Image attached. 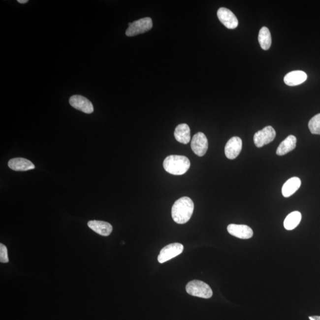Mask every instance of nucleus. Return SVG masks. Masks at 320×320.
<instances>
[{"label": "nucleus", "mask_w": 320, "mask_h": 320, "mask_svg": "<svg viewBox=\"0 0 320 320\" xmlns=\"http://www.w3.org/2000/svg\"><path fill=\"white\" fill-rule=\"evenodd\" d=\"M296 138L295 136L289 135L281 142L276 150L278 156H284L294 150L296 147Z\"/></svg>", "instance_id": "17"}, {"label": "nucleus", "mask_w": 320, "mask_h": 320, "mask_svg": "<svg viewBox=\"0 0 320 320\" xmlns=\"http://www.w3.org/2000/svg\"><path fill=\"white\" fill-rule=\"evenodd\" d=\"M227 230L229 234L241 239H249L252 238L253 235L252 229L246 225L229 224Z\"/></svg>", "instance_id": "11"}, {"label": "nucleus", "mask_w": 320, "mask_h": 320, "mask_svg": "<svg viewBox=\"0 0 320 320\" xmlns=\"http://www.w3.org/2000/svg\"><path fill=\"white\" fill-rule=\"evenodd\" d=\"M302 215L300 212L294 211L288 215L284 221V225L287 230H292L300 223Z\"/></svg>", "instance_id": "18"}, {"label": "nucleus", "mask_w": 320, "mask_h": 320, "mask_svg": "<svg viewBox=\"0 0 320 320\" xmlns=\"http://www.w3.org/2000/svg\"><path fill=\"white\" fill-rule=\"evenodd\" d=\"M17 2L20 4H26L28 2V0H17Z\"/></svg>", "instance_id": "23"}, {"label": "nucleus", "mask_w": 320, "mask_h": 320, "mask_svg": "<svg viewBox=\"0 0 320 320\" xmlns=\"http://www.w3.org/2000/svg\"><path fill=\"white\" fill-rule=\"evenodd\" d=\"M217 16L220 22L226 28L234 29L237 27L238 21L236 16L228 8L221 7L218 10Z\"/></svg>", "instance_id": "9"}, {"label": "nucleus", "mask_w": 320, "mask_h": 320, "mask_svg": "<svg viewBox=\"0 0 320 320\" xmlns=\"http://www.w3.org/2000/svg\"><path fill=\"white\" fill-rule=\"evenodd\" d=\"M307 79V75L302 71H293L289 72L284 77V82L289 86L299 85Z\"/></svg>", "instance_id": "13"}, {"label": "nucleus", "mask_w": 320, "mask_h": 320, "mask_svg": "<svg viewBox=\"0 0 320 320\" xmlns=\"http://www.w3.org/2000/svg\"><path fill=\"white\" fill-rule=\"evenodd\" d=\"M152 28V19L150 17H145L133 22L127 29L126 35L129 37L136 36L149 31Z\"/></svg>", "instance_id": "4"}, {"label": "nucleus", "mask_w": 320, "mask_h": 320, "mask_svg": "<svg viewBox=\"0 0 320 320\" xmlns=\"http://www.w3.org/2000/svg\"><path fill=\"white\" fill-rule=\"evenodd\" d=\"M186 290L189 295L202 298H210L213 295L211 287L205 282L199 280L189 282L186 285Z\"/></svg>", "instance_id": "3"}, {"label": "nucleus", "mask_w": 320, "mask_h": 320, "mask_svg": "<svg viewBox=\"0 0 320 320\" xmlns=\"http://www.w3.org/2000/svg\"><path fill=\"white\" fill-rule=\"evenodd\" d=\"M89 227L98 234L107 237L112 233L113 227L111 224L101 221H90L87 224Z\"/></svg>", "instance_id": "12"}, {"label": "nucleus", "mask_w": 320, "mask_h": 320, "mask_svg": "<svg viewBox=\"0 0 320 320\" xmlns=\"http://www.w3.org/2000/svg\"><path fill=\"white\" fill-rule=\"evenodd\" d=\"M163 167L168 173L173 175H182L190 168L191 162L185 156L172 155L165 158Z\"/></svg>", "instance_id": "2"}, {"label": "nucleus", "mask_w": 320, "mask_h": 320, "mask_svg": "<svg viewBox=\"0 0 320 320\" xmlns=\"http://www.w3.org/2000/svg\"><path fill=\"white\" fill-rule=\"evenodd\" d=\"M308 128L313 134L320 135V113L311 118Z\"/></svg>", "instance_id": "20"}, {"label": "nucleus", "mask_w": 320, "mask_h": 320, "mask_svg": "<svg viewBox=\"0 0 320 320\" xmlns=\"http://www.w3.org/2000/svg\"><path fill=\"white\" fill-rule=\"evenodd\" d=\"M0 261L4 263L8 262L7 247L2 243L0 244Z\"/></svg>", "instance_id": "21"}, {"label": "nucleus", "mask_w": 320, "mask_h": 320, "mask_svg": "<svg viewBox=\"0 0 320 320\" xmlns=\"http://www.w3.org/2000/svg\"><path fill=\"white\" fill-rule=\"evenodd\" d=\"M301 185L300 179L297 177H293L288 180L284 183L282 189V193L285 197L291 196L297 191Z\"/></svg>", "instance_id": "15"}, {"label": "nucleus", "mask_w": 320, "mask_h": 320, "mask_svg": "<svg viewBox=\"0 0 320 320\" xmlns=\"http://www.w3.org/2000/svg\"><path fill=\"white\" fill-rule=\"evenodd\" d=\"M194 211V203L190 197H182L176 200L171 209L174 222L183 224L190 220Z\"/></svg>", "instance_id": "1"}, {"label": "nucleus", "mask_w": 320, "mask_h": 320, "mask_svg": "<svg viewBox=\"0 0 320 320\" xmlns=\"http://www.w3.org/2000/svg\"><path fill=\"white\" fill-rule=\"evenodd\" d=\"M310 320H320V316H313L310 317Z\"/></svg>", "instance_id": "22"}, {"label": "nucleus", "mask_w": 320, "mask_h": 320, "mask_svg": "<svg viewBox=\"0 0 320 320\" xmlns=\"http://www.w3.org/2000/svg\"><path fill=\"white\" fill-rule=\"evenodd\" d=\"M174 137L180 143L187 144L191 141V129L187 124H182L176 128Z\"/></svg>", "instance_id": "16"}, {"label": "nucleus", "mask_w": 320, "mask_h": 320, "mask_svg": "<svg viewBox=\"0 0 320 320\" xmlns=\"http://www.w3.org/2000/svg\"><path fill=\"white\" fill-rule=\"evenodd\" d=\"M69 102L74 108L87 114H90L94 112V107L91 101L83 96H72L69 98Z\"/></svg>", "instance_id": "8"}, {"label": "nucleus", "mask_w": 320, "mask_h": 320, "mask_svg": "<svg viewBox=\"0 0 320 320\" xmlns=\"http://www.w3.org/2000/svg\"><path fill=\"white\" fill-rule=\"evenodd\" d=\"M183 250H184V247L182 244L175 243L168 244L160 252L158 256L159 262L163 263L172 259L174 257L181 254Z\"/></svg>", "instance_id": "5"}, {"label": "nucleus", "mask_w": 320, "mask_h": 320, "mask_svg": "<svg viewBox=\"0 0 320 320\" xmlns=\"http://www.w3.org/2000/svg\"><path fill=\"white\" fill-rule=\"evenodd\" d=\"M258 42H259L261 48L263 50H268L272 45L271 34L269 29L266 27H263L258 33Z\"/></svg>", "instance_id": "19"}, {"label": "nucleus", "mask_w": 320, "mask_h": 320, "mask_svg": "<svg viewBox=\"0 0 320 320\" xmlns=\"http://www.w3.org/2000/svg\"><path fill=\"white\" fill-rule=\"evenodd\" d=\"M192 151L196 155L202 157L205 155L208 148L207 138L202 132H198L193 136L191 141Z\"/></svg>", "instance_id": "7"}, {"label": "nucleus", "mask_w": 320, "mask_h": 320, "mask_svg": "<svg viewBox=\"0 0 320 320\" xmlns=\"http://www.w3.org/2000/svg\"><path fill=\"white\" fill-rule=\"evenodd\" d=\"M8 167L14 171H25L34 169V165L29 160L23 158L11 159L8 163Z\"/></svg>", "instance_id": "14"}, {"label": "nucleus", "mask_w": 320, "mask_h": 320, "mask_svg": "<svg viewBox=\"0 0 320 320\" xmlns=\"http://www.w3.org/2000/svg\"><path fill=\"white\" fill-rule=\"evenodd\" d=\"M276 131L271 126L264 128L262 130L256 132L254 136V142L256 147H262L274 140Z\"/></svg>", "instance_id": "6"}, {"label": "nucleus", "mask_w": 320, "mask_h": 320, "mask_svg": "<svg viewBox=\"0 0 320 320\" xmlns=\"http://www.w3.org/2000/svg\"><path fill=\"white\" fill-rule=\"evenodd\" d=\"M242 140L238 136L231 138L225 147V156L229 160L236 159L242 150Z\"/></svg>", "instance_id": "10"}]
</instances>
